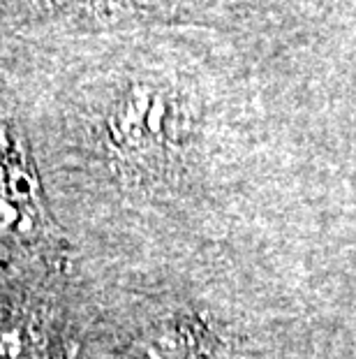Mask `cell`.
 <instances>
[{
    "label": "cell",
    "mask_w": 356,
    "mask_h": 359,
    "mask_svg": "<svg viewBox=\"0 0 356 359\" xmlns=\"http://www.w3.org/2000/svg\"><path fill=\"white\" fill-rule=\"evenodd\" d=\"M111 144L130 160L157 158L176 140V109L148 86H132L109 116Z\"/></svg>",
    "instance_id": "1"
},
{
    "label": "cell",
    "mask_w": 356,
    "mask_h": 359,
    "mask_svg": "<svg viewBox=\"0 0 356 359\" xmlns=\"http://www.w3.org/2000/svg\"><path fill=\"white\" fill-rule=\"evenodd\" d=\"M77 348L65 346L60 332L40 309H0V359H74Z\"/></svg>",
    "instance_id": "2"
},
{
    "label": "cell",
    "mask_w": 356,
    "mask_h": 359,
    "mask_svg": "<svg viewBox=\"0 0 356 359\" xmlns=\"http://www.w3.org/2000/svg\"><path fill=\"white\" fill-rule=\"evenodd\" d=\"M208 334L192 320H164L130 343L125 359H206Z\"/></svg>",
    "instance_id": "3"
},
{
    "label": "cell",
    "mask_w": 356,
    "mask_h": 359,
    "mask_svg": "<svg viewBox=\"0 0 356 359\" xmlns=\"http://www.w3.org/2000/svg\"><path fill=\"white\" fill-rule=\"evenodd\" d=\"M51 5L63 7V10H77V7H90L95 5L97 0H49Z\"/></svg>",
    "instance_id": "4"
}]
</instances>
